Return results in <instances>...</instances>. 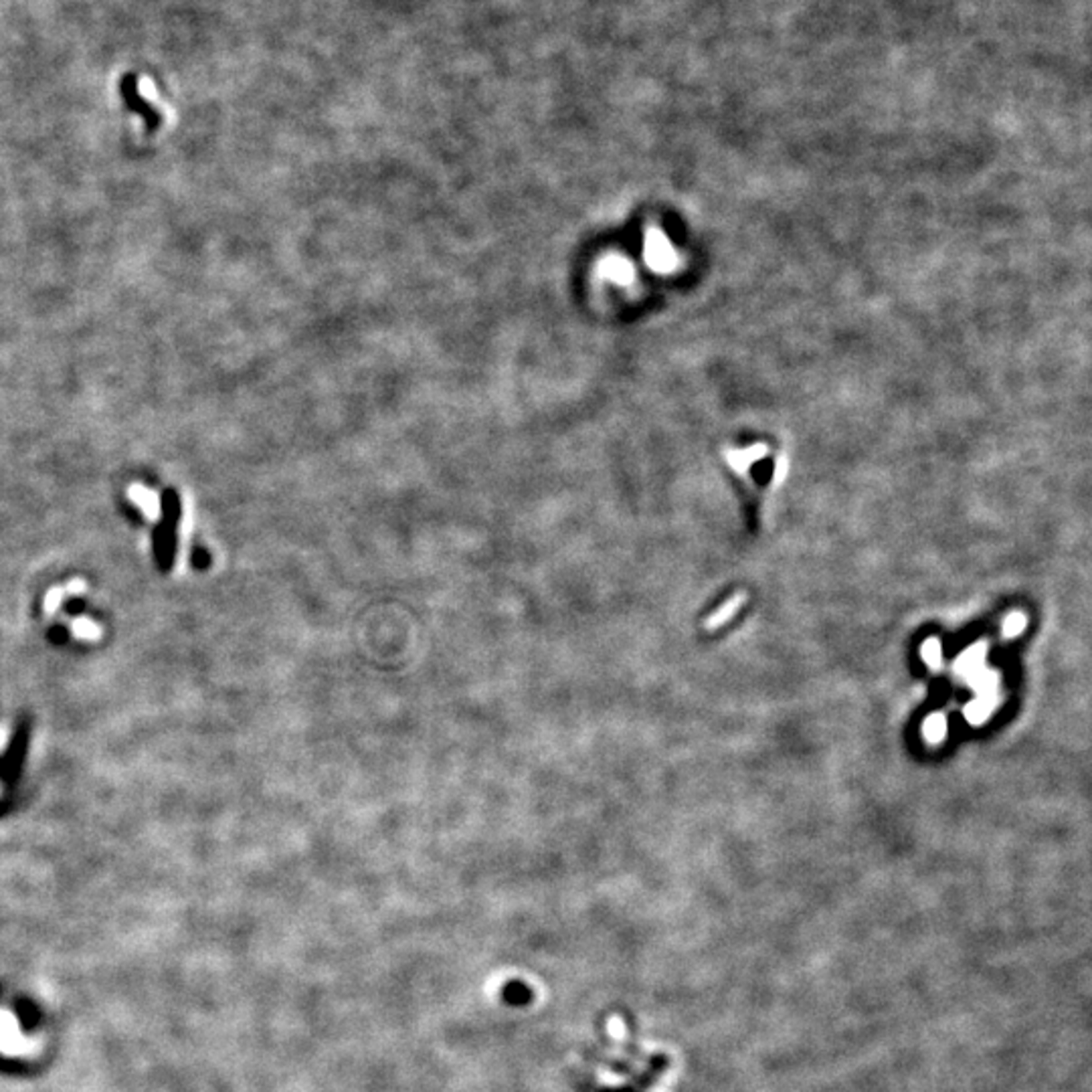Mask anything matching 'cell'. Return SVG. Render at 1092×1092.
Masks as SVG:
<instances>
[{
	"label": "cell",
	"mask_w": 1092,
	"mask_h": 1092,
	"mask_svg": "<svg viewBox=\"0 0 1092 1092\" xmlns=\"http://www.w3.org/2000/svg\"><path fill=\"white\" fill-rule=\"evenodd\" d=\"M1021 627H1023V619L1021 617H1013V619L1008 621V631H1012V634H1015V631L1021 629Z\"/></svg>",
	"instance_id": "1"
}]
</instances>
